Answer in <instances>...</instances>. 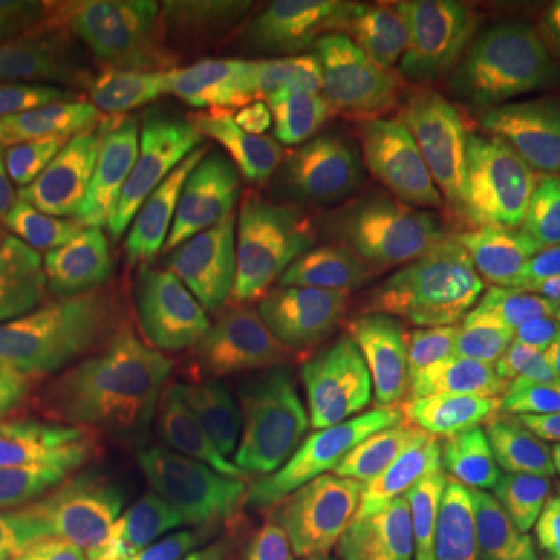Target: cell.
I'll return each mask as SVG.
<instances>
[{
    "label": "cell",
    "instance_id": "6da1fadb",
    "mask_svg": "<svg viewBox=\"0 0 560 560\" xmlns=\"http://www.w3.org/2000/svg\"><path fill=\"white\" fill-rule=\"evenodd\" d=\"M103 40L165 81L212 138L327 147L361 121L320 75L308 0L103 3Z\"/></svg>",
    "mask_w": 560,
    "mask_h": 560
},
{
    "label": "cell",
    "instance_id": "7a4b0ae2",
    "mask_svg": "<svg viewBox=\"0 0 560 560\" xmlns=\"http://www.w3.org/2000/svg\"><path fill=\"white\" fill-rule=\"evenodd\" d=\"M408 271L381 243L315 215L290 221L278 275V308L253 361L228 436L215 448L224 482L256 460L287 401L318 374L383 302L401 293Z\"/></svg>",
    "mask_w": 560,
    "mask_h": 560
},
{
    "label": "cell",
    "instance_id": "3957f363",
    "mask_svg": "<svg viewBox=\"0 0 560 560\" xmlns=\"http://www.w3.org/2000/svg\"><path fill=\"white\" fill-rule=\"evenodd\" d=\"M215 237L147 271L75 359L38 377L35 399L103 433H153L178 381Z\"/></svg>",
    "mask_w": 560,
    "mask_h": 560
},
{
    "label": "cell",
    "instance_id": "277c9868",
    "mask_svg": "<svg viewBox=\"0 0 560 560\" xmlns=\"http://www.w3.org/2000/svg\"><path fill=\"white\" fill-rule=\"evenodd\" d=\"M480 389L474 334L436 302L415 305L386 337L361 383L355 418L324 504H342L393 467L436 448Z\"/></svg>",
    "mask_w": 560,
    "mask_h": 560
},
{
    "label": "cell",
    "instance_id": "5b68a950",
    "mask_svg": "<svg viewBox=\"0 0 560 560\" xmlns=\"http://www.w3.org/2000/svg\"><path fill=\"white\" fill-rule=\"evenodd\" d=\"M184 156L147 72L121 54L0 88V165L103 162L175 175Z\"/></svg>",
    "mask_w": 560,
    "mask_h": 560
},
{
    "label": "cell",
    "instance_id": "8992f818",
    "mask_svg": "<svg viewBox=\"0 0 560 560\" xmlns=\"http://www.w3.org/2000/svg\"><path fill=\"white\" fill-rule=\"evenodd\" d=\"M278 241L221 231L175 389L150 440L172 455H215L278 308Z\"/></svg>",
    "mask_w": 560,
    "mask_h": 560
},
{
    "label": "cell",
    "instance_id": "52a82bcc",
    "mask_svg": "<svg viewBox=\"0 0 560 560\" xmlns=\"http://www.w3.org/2000/svg\"><path fill=\"white\" fill-rule=\"evenodd\" d=\"M330 187L399 219H467L511 202L508 121L401 119L327 150Z\"/></svg>",
    "mask_w": 560,
    "mask_h": 560
},
{
    "label": "cell",
    "instance_id": "ba28073f",
    "mask_svg": "<svg viewBox=\"0 0 560 560\" xmlns=\"http://www.w3.org/2000/svg\"><path fill=\"white\" fill-rule=\"evenodd\" d=\"M501 10L492 0H330L318 10L320 75L361 119L445 79Z\"/></svg>",
    "mask_w": 560,
    "mask_h": 560
},
{
    "label": "cell",
    "instance_id": "9c48e42d",
    "mask_svg": "<svg viewBox=\"0 0 560 560\" xmlns=\"http://www.w3.org/2000/svg\"><path fill=\"white\" fill-rule=\"evenodd\" d=\"M418 302L415 290H401L383 302L287 401L249 480V511L259 529H290L324 504L346 452L364 374L386 337Z\"/></svg>",
    "mask_w": 560,
    "mask_h": 560
},
{
    "label": "cell",
    "instance_id": "30bf717a",
    "mask_svg": "<svg viewBox=\"0 0 560 560\" xmlns=\"http://www.w3.org/2000/svg\"><path fill=\"white\" fill-rule=\"evenodd\" d=\"M470 560L560 558V408L492 389L474 433Z\"/></svg>",
    "mask_w": 560,
    "mask_h": 560
},
{
    "label": "cell",
    "instance_id": "8fae6325",
    "mask_svg": "<svg viewBox=\"0 0 560 560\" xmlns=\"http://www.w3.org/2000/svg\"><path fill=\"white\" fill-rule=\"evenodd\" d=\"M377 243L405 271L433 280L486 355L504 368H529L560 334L558 283L536 271H508L477 256L460 221H399L381 228Z\"/></svg>",
    "mask_w": 560,
    "mask_h": 560
},
{
    "label": "cell",
    "instance_id": "7c38bea8",
    "mask_svg": "<svg viewBox=\"0 0 560 560\" xmlns=\"http://www.w3.org/2000/svg\"><path fill=\"white\" fill-rule=\"evenodd\" d=\"M474 430L405 460L337 504L334 539L359 560H470Z\"/></svg>",
    "mask_w": 560,
    "mask_h": 560
},
{
    "label": "cell",
    "instance_id": "4fadbf2b",
    "mask_svg": "<svg viewBox=\"0 0 560 560\" xmlns=\"http://www.w3.org/2000/svg\"><path fill=\"white\" fill-rule=\"evenodd\" d=\"M215 231L175 202H119L0 237L25 290L81 275H138L175 261Z\"/></svg>",
    "mask_w": 560,
    "mask_h": 560
},
{
    "label": "cell",
    "instance_id": "5bb4252c",
    "mask_svg": "<svg viewBox=\"0 0 560 560\" xmlns=\"http://www.w3.org/2000/svg\"><path fill=\"white\" fill-rule=\"evenodd\" d=\"M224 539L219 486L197 455L165 458L88 517L94 560H219Z\"/></svg>",
    "mask_w": 560,
    "mask_h": 560
},
{
    "label": "cell",
    "instance_id": "9a60e30c",
    "mask_svg": "<svg viewBox=\"0 0 560 560\" xmlns=\"http://www.w3.org/2000/svg\"><path fill=\"white\" fill-rule=\"evenodd\" d=\"M327 147L209 138L175 172L184 209L206 228L243 231L330 187Z\"/></svg>",
    "mask_w": 560,
    "mask_h": 560
},
{
    "label": "cell",
    "instance_id": "2e32d148",
    "mask_svg": "<svg viewBox=\"0 0 560 560\" xmlns=\"http://www.w3.org/2000/svg\"><path fill=\"white\" fill-rule=\"evenodd\" d=\"M7 448L69 501H106L147 480L168 458L153 440H125L84 427L50 401L32 399Z\"/></svg>",
    "mask_w": 560,
    "mask_h": 560
},
{
    "label": "cell",
    "instance_id": "e0dca14e",
    "mask_svg": "<svg viewBox=\"0 0 560 560\" xmlns=\"http://www.w3.org/2000/svg\"><path fill=\"white\" fill-rule=\"evenodd\" d=\"M138 280V275H81L25 290L10 305V334L20 359L40 377L60 371Z\"/></svg>",
    "mask_w": 560,
    "mask_h": 560
},
{
    "label": "cell",
    "instance_id": "ac0fdd59",
    "mask_svg": "<svg viewBox=\"0 0 560 560\" xmlns=\"http://www.w3.org/2000/svg\"><path fill=\"white\" fill-rule=\"evenodd\" d=\"M109 50L103 3L0 0V88L60 72Z\"/></svg>",
    "mask_w": 560,
    "mask_h": 560
},
{
    "label": "cell",
    "instance_id": "d6986e66",
    "mask_svg": "<svg viewBox=\"0 0 560 560\" xmlns=\"http://www.w3.org/2000/svg\"><path fill=\"white\" fill-rule=\"evenodd\" d=\"M147 200V187L91 168L0 165V237L75 219L103 206Z\"/></svg>",
    "mask_w": 560,
    "mask_h": 560
},
{
    "label": "cell",
    "instance_id": "ffe728a7",
    "mask_svg": "<svg viewBox=\"0 0 560 560\" xmlns=\"http://www.w3.org/2000/svg\"><path fill=\"white\" fill-rule=\"evenodd\" d=\"M0 560H94L75 501L13 470L0 486Z\"/></svg>",
    "mask_w": 560,
    "mask_h": 560
},
{
    "label": "cell",
    "instance_id": "44dd1931",
    "mask_svg": "<svg viewBox=\"0 0 560 560\" xmlns=\"http://www.w3.org/2000/svg\"><path fill=\"white\" fill-rule=\"evenodd\" d=\"M489 84L514 101L560 106V0L539 7L489 60Z\"/></svg>",
    "mask_w": 560,
    "mask_h": 560
},
{
    "label": "cell",
    "instance_id": "7402d4cb",
    "mask_svg": "<svg viewBox=\"0 0 560 560\" xmlns=\"http://www.w3.org/2000/svg\"><path fill=\"white\" fill-rule=\"evenodd\" d=\"M511 202H533L560 184V116L508 121Z\"/></svg>",
    "mask_w": 560,
    "mask_h": 560
},
{
    "label": "cell",
    "instance_id": "603a6c76",
    "mask_svg": "<svg viewBox=\"0 0 560 560\" xmlns=\"http://www.w3.org/2000/svg\"><path fill=\"white\" fill-rule=\"evenodd\" d=\"M467 243L477 256L499 268L526 271V265L539 259L545 249V228L529 202H504L467 228Z\"/></svg>",
    "mask_w": 560,
    "mask_h": 560
},
{
    "label": "cell",
    "instance_id": "cb8c5ba5",
    "mask_svg": "<svg viewBox=\"0 0 560 560\" xmlns=\"http://www.w3.org/2000/svg\"><path fill=\"white\" fill-rule=\"evenodd\" d=\"M32 399H35V393L28 389L20 352H16V342L10 334V305L0 293V440H7L16 430V423L28 411Z\"/></svg>",
    "mask_w": 560,
    "mask_h": 560
},
{
    "label": "cell",
    "instance_id": "d4e9b609",
    "mask_svg": "<svg viewBox=\"0 0 560 560\" xmlns=\"http://www.w3.org/2000/svg\"><path fill=\"white\" fill-rule=\"evenodd\" d=\"M271 560H359L349 548H342L337 539H312L300 536L293 529L280 533Z\"/></svg>",
    "mask_w": 560,
    "mask_h": 560
},
{
    "label": "cell",
    "instance_id": "484cf974",
    "mask_svg": "<svg viewBox=\"0 0 560 560\" xmlns=\"http://www.w3.org/2000/svg\"><path fill=\"white\" fill-rule=\"evenodd\" d=\"M533 209L539 212L541 228H545L551 278L560 283V187H551L548 194H541L539 200L533 202Z\"/></svg>",
    "mask_w": 560,
    "mask_h": 560
},
{
    "label": "cell",
    "instance_id": "4316f807",
    "mask_svg": "<svg viewBox=\"0 0 560 560\" xmlns=\"http://www.w3.org/2000/svg\"><path fill=\"white\" fill-rule=\"evenodd\" d=\"M0 290H22L25 293V280H22V275L16 271V265L7 256L3 246H0Z\"/></svg>",
    "mask_w": 560,
    "mask_h": 560
},
{
    "label": "cell",
    "instance_id": "83f0119b",
    "mask_svg": "<svg viewBox=\"0 0 560 560\" xmlns=\"http://www.w3.org/2000/svg\"><path fill=\"white\" fill-rule=\"evenodd\" d=\"M10 474H13V470L7 467V458H3V452H0V486L7 482V477H10Z\"/></svg>",
    "mask_w": 560,
    "mask_h": 560
},
{
    "label": "cell",
    "instance_id": "f1b7e54d",
    "mask_svg": "<svg viewBox=\"0 0 560 560\" xmlns=\"http://www.w3.org/2000/svg\"><path fill=\"white\" fill-rule=\"evenodd\" d=\"M558 371H560V340H558Z\"/></svg>",
    "mask_w": 560,
    "mask_h": 560
},
{
    "label": "cell",
    "instance_id": "f546056e",
    "mask_svg": "<svg viewBox=\"0 0 560 560\" xmlns=\"http://www.w3.org/2000/svg\"><path fill=\"white\" fill-rule=\"evenodd\" d=\"M558 560H560V558H558Z\"/></svg>",
    "mask_w": 560,
    "mask_h": 560
}]
</instances>
